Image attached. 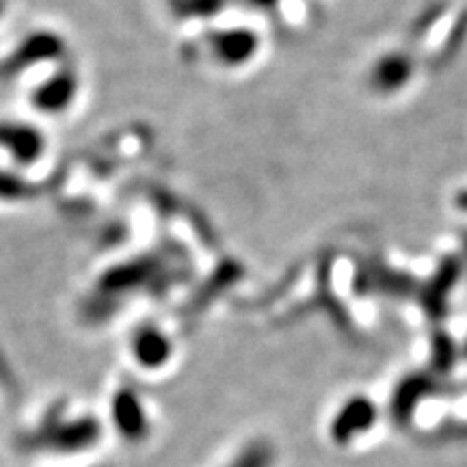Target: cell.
Returning <instances> with one entry per match:
<instances>
[{
    "label": "cell",
    "mask_w": 467,
    "mask_h": 467,
    "mask_svg": "<svg viewBox=\"0 0 467 467\" xmlns=\"http://www.w3.org/2000/svg\"><path fill=\"white\" fill-rule=\"evenodd\" d=\"M0 150H5L17 165L28 167L42 159L46 137L37 126L26 121L0 119Z\"/></svg>",
    "instance_id": "6"
},
{
    "label": "cell",
    "mask_w": 467,
    "mask_h": 467,
    "mask_svg": "<svg viewBox=\"0 0 467 467\" xmlns=\"http://www.w3.org/2000/svg\"><path fill=\"white\" fill-rule=\"evenodd\" d=\"M102 437V426L91 416L63 418V413L52 411L42 420L37 429L22 435L20 446L26 452L44 454H80L96 446Z\"/></svg>",
    "instance_id": "1"
},
{
    "label": "cell",
    "mask_w": 467,
    "mask_h": 467,
    "mask_svg": "<svg viewBox=\"0 0 467 467\" xmlns=\"http://www.w3.org/2000/svg\"><path fill=\"white\" fill-rule=\"evenodd\" d=\"M461 247H463L461 260H463V268H465V273H467V232H463V236H461Z\"/></svg>",
    "instance_id": "18"
},
{
    "label": "cell",
    "mask_w": 467,
    "mask_h": 467,
    "mask_svg": "<svg viewBox=\"0 0 467 467\" xmlns=\"http://www.w3.org/2000/svg\"><path fill=\"white\" fill-rule=\"evenodd\" d=\"M420 282L405 271H396L383 260H364L355 273V292L359 296H385V299H413L418 296Z\"/></svg>",
    "instance_id": "2"
},
{
    "label": "cell",
    "mask_w": 467,
    "mask_h": 467,
    "mask_svg": "<svg viewBox=\"0 0 467 467\" xmlns=\"http://www.w3.org/2000/svg\"><path fill=\"white\" fill-rule=\"evenodd\" d=\"M169 5L178 16H213L225 7L227 0H169Z\"/></svg>",
    "instance_id": "16"
},
{
    "label": "cell",
    "mask_w": 467,
    "mask_h": 467,
    "mask_svg": "<svg viewBox=\"0 0 467 467\" xmlns=\"http://www.w3.org/2000/svg\"><path fill=\"white\" fill-rule=\"evenodd\" d=\"M110 422H113L117 435L128 443L145 441L151 431L141 396L128 388L117 389L113 400H110Z\"/></svg>",
    "instance_id": "5"
},
{
    "label": "cell",
    "mask_w": 467,
    "mask_h": 467,
    "mask_svg": "<svg viewBox=\"0 0 467 467\" xmlns=\"http://www.w3.org/2000/svg\"><path fill=\"white\" fill-rule=\"evenodd\" d=\"M435 388V379L426 377V375H409L402 379V381L396 385L394 396H392V413L396 422L405 424L409 418H411L413 409L422 396L429 392H433Z\"/></svg>",
    "instance_id": "12"
},
{
    "label": "cell",
    "mask_w": 467,
    "mask_h": 467,
    "mask_svg": "<svg viewBox=\"0 0 467 467\" xmlns=\"http://www.w3.org/2000/svg\"><path fill=\"white\" fill-rule=\"evenodd\" d=\"M377 420V407L366 396H353L344 402L331 422V437L336 443H348L353 437L370 429Z\"/></svg>",
    "instance_id": "10"
},
{
    "label": "cell",
    "mask_w": 467,
    "mask_h": 467,
    "mask_svg": "<svg viewBox=\"0 0 467 467\" xmlns=\"http://www.w3.org/2000/svg\"><path fill=\"white\" fill-rule=\"evenodd\" d=\"M78 74L72 67H61L44 83H39L31 93L33 109L42 110L46 115H58L72 107L78 96Z\"/></svg>",
    "instance_id": "8"
},
{
    "label": "cell",
    "mask_w": 467,
    "mask_h": 467,
    "mask_svg": "<svg viewBox=\"0 0 467 467\" xmlns=\"http://www.w3.org/2000/svg\"><path fill=\"white\" fill-rule=\"evenodd\" d=\"M416 63L402 50H392L379 57L370 69V85L379 93H396L413 78Z\"/></svg>",
    "instance_id": "9"
},
{
    "label": "cell",
    "mask_w": 467,
    "mask_h": 467,
    "mask_svg": "<svg viewBox=\"0 0 467 467\" xmlns=\"http://www.w3.org/2000/svg\"><path fill=\"white\" fill-rule=\"evenodd\" d=\"M33 184L22 175H14L7 169H0V200L3 202H22L33 197Z\"/></svg>",
    "instance_id": "14"
},
{
    "label": "cell",
    "mask_w": 467,
    "mask_h": 467,
    "mask_svg": "<svg viewBox=\"0 0 467 467\" xmlns=\"http://www.w3.org/2000/svg\"><path fill=\"white\" fill-rule=\"evenodd\" d=\"M66 50V42L57 33H31L14 52L0 63V76H16L26 72V67L44 61H58Z\"/></svg>",
    "instance_id": "4"
},
{
    "label": "cell",
    "mask_w": 467,
    "mask_h": 467,
    "mask_svg": "<svg viewBox=\"0 0 467 467\" xmlns=\"http://www.w3.org/2000/svg\"><path fill=\"white\" fill-rule=\"evenodd\" d=\"M254 5H258V7H273V5L282 3V0H251Z\"/></svg>",
    "instance_id": "19"
},
{
    "label": "cell",
    "mask_w": 467,
    "mask_h": 467,
    "mask_svg": "<svg viewBox=\"0 0 467 467\" xmlns=\"http://www.w3.org/2000/svg\"><path fill=\"white\" fill-rule=\"evenodd\" d=\"M277 451L268 440H251L223 467H273Z\"/></svg>",
    "instance_id": "13"
},
{
    "label": "cell",
    "mask_w": 467,
    "mask_h": 467,
    "mask_svg": "<svg viewBox=\"0 0 467 467\" xmlns=\"http://www.w3.org/2000/svg\"><path fill=\"white\" fill-rule=\"evenodd\" d=\"M260 35L251 28H221L210 37V52L225 67H241L254 61L260 50Z\"/></svg>",
    "instance_id": "7"
},
{
    "label": "cell",
    "mask_w": 467,
    "mask_h": 467,
    "mask_svg": "<svg viewBox=\"0 0 467 467\" xmlns=\"http://www.w3.org/2000/svg\"><path fill=\"white\" fill-rule=\"evenodd\" d=\"M5 11H7V0H0V20H3Z\"/></svg>",
    "instance_id": "20"
},
{
    "label": "cell",
    "mask_w": 467,
    "mask_h": 467,
    "mask_svg": "<svg viewBox=\"0 0 467 467\" xmlns=\"http://www.w3.org/2000/svg\"><path fill=\"white\" fill-rule=\"evenodd\" d=\"M130 353L137 366L145 370H161L173 358V344L159 327H141L132 336Z\"/></svg>",
    "instance_id": "11"
},
{
    "label": "cell",
    "mask_w": 467,
    "mask_h": 467,
    "mask_svg": "<svg viewBox=\"0 0 467 467\" xmlns=\"http://www.w3.org/2000/svg\"><path fill=\"white\" fill-rule=\"evenodd\" d=\"M454 206H457L461 213H467V189H461L457 195H454Z\"/></svg>",
    "instance_id": "17"
},
{
    "label": "cell",
    "mask_w": 467,
    "mask_h": 467,
    "mask_svg": "<svg viewBox=\"0 0 467 467\" xmlns=\"http://www.w3.org/2000/svg\"><path fill=\"white\" fill-rule=\"evenodd\" d=\"M433 348H431V361H433V368L437 372H448L454 366V359H457V347H454L452 337L443 331H437L433 336Z\"/></svg>",
    "instance_id": "15"
},
{
    "label": "cell",
    "mask_w": 467,
    "mask_h": 467,
    "mask_svg": "<svg viewBox=\"0 0 467 467\" xmlns=\"http://www.w3.org/2000/svg\"><path fill=\"white\" fill-rule=\"evenodd\" d=\"M463 260L461 255H443L440 265L435 266L433 275L426 282H420L418 290V303L426 314V318L440 323L446 318L448 306H451V296L454 288H457L461 277H463Z\"/></svg>",
    "instance_id": "3"
}]
</instances>
